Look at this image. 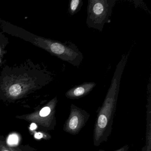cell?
Segmentation results:
<instances>
[{
	"mask_svg": "<svg viewBox=\"0 0 151 151\" xmlns=\"http://www.w3.org/2000/svg\"><path fill=\"white\" fill-rule=\"evenodd\" d=\"M51 78L47 72L29 64L6 67L0 72V94L18 99L47 84Z\"/></svg>",
	"mask_w": 151,
	"mask_h": 151,
	"instance_id": "6da1fadb",
	"label": "cell"
},
{
	"mask_svg": "<svg viewBox=\"0 0 151 151\" xmlns=\"http://www.w3.org/2000/svg\"><path fill=\"white\" fill-rule=\"evenodd\" d=\"M127 58V55H124L117 64L111 85L98 112L93 130V145L95 147L107 141L112 132L121 77Z\"/></svg>",
	"mask_w": 151,
	"mask_h": 151,
	"instance_id": "7a4b0ae2",
	"label": "cell"
},
{
	"mask_svg": "<svg viewBox=\"0 0 151 151\" xmlns=\"http://www.w3.org/2000/svg\"><path fill=\"white\" fill-rule=\"evenodd\" d=\"M116 0H89L86 23L89 28L103 31L105 24L109 22Z\"/></svg>",
	"mask_w": 151,
	"mask_h": 151,
	"instance_id": "3957f363",
	"label": "cell"
},
{
	"mask_svg": "<svg viewBox=\"0 0 151 151\" xmlns=\"http://www.w3.org/2000/svg\"><path fill=\"white\" fill-rule=\"evenodd\" d=\"M57 102V97H55L40 110L17 117L24 119L29 122H36L47 129H54L55 124V108Z\"/></svg>",
	"mask_w": 151,
	"mask_h": 151,
	"instance_id": "277c9868",
	"label": "cell"
},
{
	"mask_svg": "<svg viewBox=\"0 0 151 151\" xmlns=\"http://www.w3.org/2000/svg\"><path fill=\"white\" fill-rule=\"evenodd\" d=\"M90 116L86 110L71 104L69 115L63 125V130L69 134L77 135L85 126Z\"/></svg>",
	"mask_w": 151,
	"mask_h": 151,
	"instance_id": "5b68a950",
	"label": "cell"
},
{
	"mask_svg": "<svg viewBox=\"0 0 151 151\" xmlns=\"http://www.w3.org/2000/svg\"><path fill=\"white\" fill-rule=\"evenodd\" d=\"M96 86L93 82H86L69 90L66 93V97L70 99H78L89 94Z\"/></svg>",
	"mask_w": 151,
	"mask_h": 151,
	"instance_id": "8992f818",
	"label": "cell"
},
{
	"mask_svg": "<svg viewBox=\"0 0 151 151\" xmlns=\"http://www.w3.org/2000/svg\"><path fill=\"white\" fill-rule=\"evenodd\" d=\"M148 93V103L147 104V118L146 147L147 151H151V91Z\"/></svg>",
	"mask_w": 151,
	"mask_h": 151,
	"instance_id": "52a82bcc",
	"label": "cell"
},
{
	"mask_svg": "<svg viewBox=\"0 0 151 151\" xmlns=\"http://www.w3.org/2000/svg\"><path fill=\"white\" fill-rule=\"evenodd\" d=\"M82 0H71L69 4L68 12L71 15L79 12L83 5Z\"/></svg>",
	"mask_w": 151,
	"mask_h": 151,
	"instance_id": "ba28073f",
	"label": "cell"
},
{
	"mask_svg": "<svg viewBox=\"0 0 151 151\" xmlns=\"http://www.w3.org/2000/svg\"><path fill=\"white\" fill-rule=\"evenodd\" d=\"M8 43V39L3 33L0 32V67L3 63V59L6 53V47Z\"/></svg>",
	"mask_w": 151,
	"mask_h": 151,
	"instance_id": "9c48e42d",
	"label": "cell"
},
{
	"mask_svg": "<svg viewBox=\"0 0 151 151\" xmlns=\"http://www.w3.org/2000/svg\"><path fill=\"white\" fill-rule=\"evenodd\" d=\"M0 151H22L19 149L9 146L5 142L0 140Z\"/></svg>",
	"mask_w": 151,
	"mask_h": 151,
	"instance_id": "30bf717a",
	"label": "cell"
},
{
	"mask_svg": "<svg viewBox=\"0 0 151 151\" xmlns=\"http://www.w3.org/2000/svg\"><path fill=\"white\" fill-rule=\"evenodd\" d=\"M17 137L15 135H12L9 137V138L8 141L10 144H14L18 141L17 140Z\"/></svg>",
	"mask_w": 151,
	"mask_h": 151,
	"instance_id": "8fae6325",
	"label": "cell"
},
{
	"mask_svg": "<svg viewBox=\"0 0 151 151\" xmlns=\"http://www.w3.org/2000/svg\"><path fill=\"white\" fill-rule=\"evenodd\" d=\"M129 147L128 145H125L117 150H115L114 151H128L129 150Z\"/></svg>",
	"mask_w": 151,
	"mask_h": 151,
	"instance_id": "7c38bea8",
	"label": "cell"
}]
</instances>
